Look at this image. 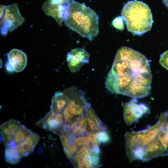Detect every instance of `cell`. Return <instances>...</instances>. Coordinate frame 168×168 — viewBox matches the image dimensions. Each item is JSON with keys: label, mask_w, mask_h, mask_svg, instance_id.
<instances>
[{"label": "cell", "mask_w": 168, "mask_h": 168, "mask_svg": "<svg viewBox=\"0 0 168 168\" xmlns=\"http://www.w3.org/2000/svg\"><path fill=\"white\" fill-rule=\"evenodd\" d=\"M152 76L149 61L140 52L125 46L117 50L105 81L110 92L133 98L150 93Z\"/></svg>", "instance_id": "1"}, {"label": "cell", "mask_w": 168, "mask_h": 168, "mask_svg": "<svg viewBox=\"0 0 168 168\" xmlns=\"http://www.w3.org/2000/svg\"><path fill=\"white\" fill-rule=\"evenodd\" d=\"M70 29L91 40L99 33V17L95 12L84 4L74 1L70 4L69 14L64 21Z\"/></svg>", "instance_id": "2"}, {"label": "cell", "mask_w": 168, "mask_h": 168, "mask_svg": "<svg viewBox=\"0 0 168 168\" xmlns=\"http://www.w3.org/2000/svg\"><path fill=\"white\" fill-rule=\"evenodd\" d=\"M128 31L141 36L151 30L153 22L151 10L142 2L136 0L128 1L121 12Z\"/></svg>", "instance_id": "3"}, {"label": "cell", "mask_w": 168, "mask_h": 168, "mask_svg": "<svg viewBox=\"0 0 168 168\" xmlns=\"http://www.w3.org/2000/svg\"><path fill=\"white\" fill-rule=\"evenodd\" d=\"M63 92L67 96L68 101L67 105L62 113L65 125L82 117L89 103L83 92L75 86L70 87Z\"/></svg>", "instance_id": "4"}, {"label": "cell", "mask_w": 168, "mask_h": 168, "mask_svg": "<svg viewBox=\"0 0 168 168\" xmlns=\"http://www.w3.org/2000/svg\"><path fill=\"white\" fill-rule=\"evenodd\" d=\"M0 30L6 35L21 26L25 21L19 11L17 3L6 6L0 5Z\"/></svg>", "instance_id": "5"}, {"label": "cell", "mask_w": 168, "mask_h": 168, "mask_svg": "<svg viewBox=\"0 0 168 168\" xmlns=\"http://www.w3.org/2000/svg\"><path fill=\"white\" fill-rule=\"evenodd\" d=\"M99 152V148L83 145L69 160L75 167L97 168L100 164Z\"/></svg>", "instance_id": "6"}, {"label": "cell", "mask_w": 168, "mask_h": 168, "mask_svg": "<svg viewBox=\"0 0 168 168\" xmlns=\"http://www.w3.org/2000/svg\"><path fill=\"white\" fill-rule=\"evenodd\" d=\"M148 107L143 104H138L136 98H133L124 107V117L126 124H131L148 110Z\"/></svg>", "instance_id": "7"}, {"label": "cell", "mask_w": 168, "mask_h": 168, "mask_svg": "<svg viewBox=\"0 0 168 168\" xmlns=\"http://www.w3.org/2000/svg\"><path fill=\"white\" fill-rule=\"evenodd\" d=\"M64 120L62 113H55L51 110L36 123L37 126L56 134L63 128Z\"/></svg>", "instance_id": "8"}, {"label": "cell", "mask_w": 168, "mask_h": 168, "mask_svg": "<svg viewBox=\"0 0 168 168\" xmlns=\"http://www.w3.org/2000/svg\"><path fill=\"white\" fill-rule=\"evenodd\" d=\"M89 57V54L82 48H76L69 52L67 55V60L71 72L78 71L84 64L88 63Z\"/></svg>", "instance_id": "9"}, {"label": "cell", "mask_w": 168, "mask_h": 168, "mask_svg": "<svg viewBox=\"0 0 168 168\" xmlns=\"http://www.w3.org/2000/svg\"><path fill=\"white\" fill-rule=\"evenodd\" d=\"M8 59L6 67L9 72H20L26 66L27 63L26 54L21 50L13 49L11 50L8 54Z\"/></svg>", "instance_id": "10"}, {"label": "cell", "mask_w": 168, "mask_h": 168, "mask_svg": "<svg viewBox=\"0 0 168 168\" xmlns=\"http://www.w3.org/2000/svg\"><path fill=\"white\" fill-rule=\"evenodd\" d=\"M86 123V131L88 134L96 133L106 130L107 128L103 125L95 112L89 103L84 112Z\"/></svg>", "instance_id": "11"}, {"label": "cell", "mask_w": 168, "mask_h": 168, "mask_svg": "<svg viewBox=\"0 0 168 168\" xmlns=\"http://www.w3.org/2000/svg\"><path fill=\"white\" fill-rule=\"evenodd\" d=\"M21 125L18 121L11 119L0 125V134L5 147L12 141L14 135Z\"/></svg>", "instance_id": "12"}, {"label": "cell", "mask_w": 168, "mask_h": 168, "mask_svg": "<svg viewBox=\"0 0 168 168\" xmlns=\"http://www.w3.org/2000/svg\"><path fill=\"white\" fill-rule=\"evenodd\" d=\"M40 139L38 134L32 132L24 140L16 144L17 151L21 157L26 156L32 152Z\"/></svg>", "instance_id": "13"}, {"label": "cell", "mask_w": 168, "mask_h": 168, "mask_svg": "<svg viewBox=\"0 0 168 168\" xmlns=\"http://www.w3.org/2000/svg\"><path fill=\"white\" fill-rule=\"evenodd\" d=\"M62 130L68 134L75 137L87 134L86 123L85 115L70 124L64 125Z\"/></svg>", "instance_id": "14"}, {"label": "cell", "mask_w": 168, "mask_h": 168, "mask_svg": "<svg viewBox=\"0 0 168 168\" xmlns=\"http://www.w3.org/2000/svg\"><path fill=\"white\" fill-rule=\"evenodd\" d=\"M68 102V99L65 93L57 92L52 98L50 110L55 113H62Z\"/></svg>", "instance_id": "15"}, {"label": "cell", "mask_w": 168, "mask_h": 168, "mask_svg": "<svg viewBox=\"0 0 168 168\" xmlns=\"http://www.w3.org/2000/svg\"><path fill=\"white\" fill-rule=\"evenodd\" d=\"M5 159L8 163L12 164L18 163L22 157L18 152L16 144L13 140L6 147Z\"/></svg>", "instance_id": "16"}, {"label": "cell", "mask_w": 168, "mask_h": 168, "mask_svg": "<svg viewBox=\"0 0 168 168\" xmlns=\"http://www.w3.org/2000/svg\"><path fill=\"white\" fill-rule=\"evenodd\" d=\"M154 138L156 139L163 150V155H168V130L164 126Z\"/></svg>", "instance_id": "17"}, {"label": "cell", "mask_w": 168, "mask_h": 168, "mask_svg": "<svg viewBox=\"0 0 168 168\" xmlns=\"http://www.w3.org/2000/svg\"><path fill=\"white\" fill-rule=\"evenodd\" d=\"M32 132L30 130L22 124L15 133L12 140L17 144L24 140Z\"/></svg>", "instance_id": "18"}, {"label": "cell", "mask_w": 168, "mask_h": 168, "mask_svg": "<svg viewBox=\"0 0 168 168\" xmlns=\"http://www.w3.org/2000/svg\"><path fill=\"white\" fill-rule=\"evenodd\" d=\"M112 24L117 29L121 30L124 29L123 18L122 16H118L114 18L112 21Z\"/></svg>", "instance_id": "19"}, {"label": "cell", "mask_w": 168, "mask_h": 168, "mask_svg": "<svg viewBox=\"0 0 168 168\" xmlns=\"http://www.w3.org/2000/svg\"><path fill=\"white\" fill-rule=\"evenodd\" d=\"M159 63L162 66L168 70V50L161 54L159 60Z\"/></svg>", "instance_id": "20"}, {"label": "cell", "mask_w": 168, "mask_h": 168, "mask_svg": "<svg viewBox=\"0 0 168 168\" xmlns=\"http://www.w3.org/2000/svg\"><path fill=\"white\" fill-rule=\"evenodd\" d=\"M159 119L163 123L164 127L168 130V111L161 113Z\"/></svg>", "instance_id": "21"}, {"label": "cell", "mask_w": 168, "mask_h": 168, "mask_svg": "<svg viewBox=\"0 0 168 168\" xmlns=\"http://www.w3.org/2000/svg\"><path fill=\"white\" fill-rule=\"evenodd\" d=\"M48 1L52 3L58 4L61 3L63 0H48Z\"/></svg>", "instance_id": "22"}, {"label": "cell", "mask_w": 168, "mask_h": 168, "mask_svg": "<svg viewBox=\"0 0 168 168\" xmlns=\"http://www.w3.org/2000/svg\"><path fill=\"white\" fill-rule=\"evenodd\" d=\"M163 1L166 6L168 8V0H163Z\"/></svg>", "instance_id": "23"}]
</instances>
